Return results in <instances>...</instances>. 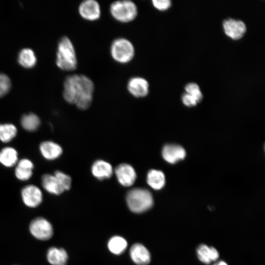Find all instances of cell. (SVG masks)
Wrapping results in <instances>:
<instances>
[{
    "instance_id": "obj_1",
    "label": "cell",
    "mask_w": 265,
    "mask_h": 265,
    "mask_svg": "<svg viewBox=\"0 0 265 265\" xmlns=\"http://www.w3.org/2000/svg\"><path fill=\"white\" fill-rule=\"evenodd\" d=\"M94 89V83L88 77L73 74L64 80L63 97L69 104L75 105L80 110H86L92 103Z\"/></svg>"
},
{
    "instance_id": "obj_2",
    "label": "cell",
    "mask_w": 265,
    "mask_h": 265,
    "mask_svg": "<svg viewBox=\"0 0 265 265\" xmlns=\"http://www.w3.org/2000/svg\"><path fill=\"white\" fill-rule=\"evenodd\" d=\"M56 64L61 70L72 71L78 67L76 50L71 40L67 36L58 41L56 52Z\"/></svg>"
},
{
    "instance_id": "obj_3",
    "label": "cell",
    "mask_w": 265,
    "mask_h": 265,
    "mask_svg": "<svg viewBox=\"0 0 265 265\" xmlns=\"http://www.w3.org/2000/svg\"><path fill=\"white\" fill-rule=\"evenodd\" d=\"M126 202L130 210L135 213L148 210L154 203L151 192L143 188H134L129 190L126 195Z\"/></svg>"
},
{
    "instance_id": "obj_4",
    "label": "cell",
    "mask_w": 265,
    "mask_h": 265,
    "mask_svg": "<svg viewBox=\"0 0 265 265\" xmlns=\"http://www.w3.org/2000/svg\"><path fill=\"white\" fill-rule=\"evenodd\" d=\"M109 9L112 17L121 23H130L135 20L138 15L136 4L129 0L113 1L110 4Z\"/></svg>"
},
{
    "instance_id": "obj_5",
    "label": "cell",
    "mask_w": 265,
    "mask_h": 265,
    "mask_svg": "<svg viewBox=\"0 0 265 265\" xmlns=\"http://www.w3.org/2000/svg\"><path fill=\"white\" fill-rule=\"evenodd\" d=\"M110 53L116 62L125 64L130 62L135 55V48L128 39L120 37L114 39L110 47Z\"/></svg>"
},
{
    "instance_id": "obj_6",
    "label": "cell",
    "mask_w": 265,
    "mask_h": 265,
    "mask_svg": "<svg viewBox=\"0 0 265 265\" xmlns=\"http://www.w3.org/2000/svg\"><path fill=\"white\" fill-rule=\"evenodd\" d=\"M29 229L34 238L41 240L50 239L53 233L51 223L46 219L41 217L32 220L30 223Z\"/></svg>"
},
{
    "instance_id": "obj_7",
    "label": "cell",
    "mask_w": 265,
    "mask_h": 265,
    "mask_svg": "<svg viewBox=\"0 0 265 265\" xmlns=\"http://www.w3.org/2000/svg\"><path fill=\"white\" fill-rule=\"evenodd\" d=\"M21 194L23 203L29 208H36L40 205L43 201L41 190L33 184L23 187L21 189Z\"/></svg>"
},
{
    "instance_id": "obj_8",
    "label": "cell",
    "mask_w": 265,
    "mask_h": 265,
    "mask_svg": "<svg viewBox=\"0 0 265 265\" xmlns=\"http://www.w3.org/2000/svg\"><path fill=\"white\" fill-rule=\"evenodd\" d=\"M78 12L82 19L91 22L99 20L101 15L100 5L95 0L82 1L78 7Z\"/></svg>"
},
{
    "instance_id": "obj_9",
    "label": "cell",
    "mask_w": 265,
    "mask_h": 265,
    "mask_svg": "<svg viewBox=\"0 0 265 265\" xmlns=\"http://www.w3.org/2000/svg\"><path fill=\"white\" fill-rule=\"evenodd\" d=\"M114 173L119 183L124 186H131L135 182L136 172L129 164L123 163L119 164L115 168Z\"/></svg>"
},
{
    "instance_id": "obj_10",
    "label": "cell",
    "mask_w": 265,
    "mask_h": 265,
    "mask_svg": "<svg viewBox=\"0 0 265 265\" xmlns=\"http://www.w3.org/2000/svg\"><path fill=\"white\" fill-rule=\"evenodd\" d=\"M127 88L129 93L134 97L143 98L149 93V84L145 78L135 76L128 80Z\"/></svg>"
},
{
    "instance_id": "obj_11",
    "label": "cell",
    "mask_w": 265,
    "mask_h": 265,
    "mask_svg": "<svg viewBox=\"0 0 265 265\" xmlns=\"http://www.w3.org/2000/svg\"><path fill=\"white\" fill-rule=\"evenodd\" d=\"M225 34L234 40L240 39L246 32L245 24L240 20L233 19L225 20L223 23Z\"/></svg>"
},
{
    "instance_id": "obj_12",
    "label": "cell",
    "mask_w": 265,
    "mask_h": 265,
    "mask_svg": "<svg viewBox=\"0 0 265 265\" xmlns=\"http://www.w3.org/2000/svg\"><path fill=\"white\" fill-rule=\"evenodd\" d=\"M39 149L42 156L48 160H53L58 159L63 152L61 146L51 140L42 142L39 145Z\"/></svg>"
},
{
    "instance_id": "obj_13",
    "label": "cell",
    "mask_w": 265,
    "mask_h": 265,
    "mask_svg": "<svg viewBox=\"0 0 265 265\" xmlns=\"http://www.w3.org/2000/svg\"><path fill=\"white\" fill-rule=\"evenodd\" d=\"M161 154L163 159L171 164L183 159L186 155V152L182 146L175 144L165 145L162 148Z\"/></svg>"
},
{
    "instance_id": "obj_14",
    "label": "cell",
    "mask_w": 265,
    "mask_h": 265,
    "mask_svg": "<svg viewBox=\"0 0 265 265\" xmlns=\"http://www.w3.org/2000/svg\"><path fill=\"white\" fill-rule=\"evenodd\" d=\"M41 185L48 193L58 195L65 191L60 181L53 174L46 173L41 177Z\"/></svg>"
},
{
    "instance_id": "obj_15",
    "label": "cell",
    "mask_w": 265,
    "mask_h": 265,
    "mask_svg": "<svg viewBox=\"0 0 265 265\" xmlns=\"http://www.w3.org/2000/svg\"><path fill=\"white\" fill-rule=\"evenodd\" d=\"M130 254L132 260L138 265H147L150 262L149 251L140 243L134 244L130 249Z\"/></svg>"
},
{
    "instance_id": "obj_16",
    "label": "cell",
    "mask_w": 265,
    "mask_h": 265,
    "mask_svg": "<svg viewBox=\"0 0 265 265\" xmlns=\"http://www.w3.org/2000/svg\"><path fill=\"white\" fill-rule=\"evenodd\" d=\"M92 175L99 180L107 179L111 177L113 170L111 165L104 160H97L91 167Z\"/></svg>"
},
{
    "instance_id": "obj_17",
    "label": "cell",
    "mask_w": 265,
    "mask_h": 265,
    "mask_svg": "<svg viewBox=\"0 0 265 265\" xmlns=\"http://www.w3.org/2000/svg\"><path fill=\"white\" fill-rule=\"evenodd\" d=\"M68 254L63 248L52 247L47 252V259L52 265H66Z\"/></svg>"
},
{
    "instance_id": "obj_18",
    "label": "cell",
    "mask_w": 265,
    "mask_h": 265,
    "mask_svg": "<svg viewBox=\"0 0 265 265\" xmlns=\"http://www.w3.org/2000/svg\"><path fill=\"white\" fill-rule=\"evenodd\" d=\"M18 153L12 147H5L0 151V163L6 167H12L18 161Z\"/></svg>"
},
{
    "instance_id": "obj_19",
    "label": "cell",
    "mask_w": 265,
    "mask_h": 265,
    "mask_svg": "<svg viewBox=\"0 0 265 265\" xmlns=\"http://www.w3.org/2000/svg\"><path fill=\"white\" fill-rule=\"evenodd\" d=\"M197 254L199 260L207 264L216 261L219 257V253L214 247L205 244L199 246L197 249Z\"/></svg>"
},
{
    "instance_id": "obj_20",
    "label": "cell",
    "mask_w": 265,
    "mask_h": 265,
    "mask_svg": "<svg viewBox=\"0 0 265 265\" xmlns=\"http://www.w3.org/2000/svg\"><path fill=\"white\" fill-rule=\"evenodd\" d=\"M146 181L151 188L155 190H159L165 185V178L162 171L151 169L147 173Z\"/></svg>"
},
{
    "instance_id": "obj_21",
    "label": "cell",
    "mask_w": 265,
    "mask_h": 265,
    "mask_svg": "<svg viewBox=\"0 0 265 265\" xmlns=\"http://www.w3.org/2000/svg\"><path fill=\"white\" fill-rule=\"evenodd\" d=\"M20 124L26 131L33 132L37 131L40 126L41 120L37 115L30 112L22 115Z\"/></svg>"
},
{
    "instance_id": "obj_22",
    "label": "cell",
    "mask_w": 265,
    "mask_h": 265,
    "mask_svg": "<svg viewBox=\"0 0 265 265\" xmlns=\"http://www.w3.org/2000/svg\"><path fill=\"white\" fill-rule=\"evenodd\" d=\"M19 64L25 68L33 67L37 62V57L34 51L30 48L21 50L18 55Z\"/></svg>"
},
{
    "instance_id": "obj_23",
    "label": "cell",
    "mask_w": 265,
    "mask_h": 265,
    "mask_svg": "<svg viewBox=\"0 0 265 265\" xmlns=\"http://www.w3.org/2000/svg\"><path fill=\"white\" fill-rule=\"evenodd\" d=\"M18 130L12 123H0V141L8 143L12 141L17 135Z\"/></svg>"
},
{
    "instance_id": "obj_24",
    "label": "cell",
    "mask_w": 265,
    "mask_h": 265,
    "mask_svg": "<svg viewBox=\"0 0 265 265\" xmlns=\"http://www.w3.org/2000/svg\"><path fill=\"white\" fill-rule=\"evenodd\" d=\"M127 247V241L120 236L113 237L108 242V247L110 251L116 255H119L123 253Z\"/></svg>"
},
{
    "instance_id": "obj_25",
    "label": "cell",
    "mask_w": 265,
    "mask_h": 265,
    "mask_svg": "<svg viewBox=\"0 0 265 265\" xmlns=\"http://www.w3.org/2000/svg\"><path fill=\"white\" fill-rule=\"evenodd\" d=\"M14 174L16 178L21 181H26L29 180L33 175V170L20 167L16 165Z\"/></svg>"
},
{
    "instance_id": "obj_26",
    "label": "cell",
    "mask_w": 265,
    "mask_h": 265,
    "mask_svg": "<svg viewBox=\"0 0 265 265\" xmlns=\"http://www.w3.org/2000/svg\"><path fill=\"white\" fill-rule=\"evenodd\" d=\"M11 87L10 78L5 74L0 73V98L6 95Z\"/></svg>"
},
{
    "instance_id": "obj_27",
    "label": "cell",
    "mask_w": 265,
    "mask_h": 265,
    "mask_svg": "<svg viewBox=\"0 0 265 265\" xmlns=\"http://www.w3.org/2000/svg\"><path fill=\"white\" fill-rule=\"evenodd\" d=\"M185 90L186 93L192 96L197 102H200L203 98L199 86L195 83H189L185 87Z\"/></svg>"
},
{
    "instance_id": "obj_28",
    "label": "cell",
    "mask_w": 265,
    "mask_h": 265,
    "mask_svg": "<svg viewBox=\"0 0 265 265\" xmlns=\"http://www.w3.org/2000/svg\"><path fill=\"white\" fill-rule=\"evenodd\" d=\"M53 174L60 181L65 191L70 189L72 185V179L70 176L59 170L55 171Z\"/></svg>"
},
{
    "instance_id": "obj_29",
    "label": "cell",
    "mask_w": 265,
    "mask_h": 265,
    "mask_svg": "<svg viewBox=\"0 0 265 265\" xmlns=\"http://www.w3.org/2000/svg\"><path fill=\"white\" fill-rule=\"evenodd\" d=\"M152 2L154 7L159 11L166 10L171 5L169 0H153Z\"/></svg>"
},
{
    "instance_id": "obj_30",
    "label": "cell",
    "mask_w": 265,
    "mask_h": 265,
    "mask_svg": "<svg viewBox=\"0 0 265 265\" xmlns=\"http://www.w3.org/2000/svg\"><path fill=\"white\" fill-rule=\"evenodd\" d=\"M182 101L184 104L187 106H195L197 103L195 99L187 93L184 94L183 95Z\"/></svg>"
},
{
    "instance_id": "obj_31",
    "label": "cell",
    "mask_w": 265,
    "mask_h": 265,
    "mask_svg": "<svg viewBox=\"0 0 265 265\" xmlns=\"http://www.w3.org/2000/svg\"><path fill=\"white\" fill-rule=\"evenodd\" d=\"M213 265H228L226 262L223 261H220Z\"/></svg>"
}]
</instances>
